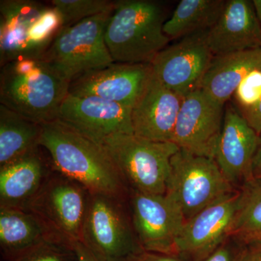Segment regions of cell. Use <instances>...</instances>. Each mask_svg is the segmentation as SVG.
I'll return each instance as SVG.
<instances>
[{"mask_svg":"<svg viewBox=\"0 0 261 261\" xmlns=\"http://www.w3.org/2000/svg\"><path fill=\"white\" fill-rule=\"evenodd\" d=\"M42 127L39 145L47 152L55 171L83 185L91 194L128 197L129 189L104 145L59 120Z\"/></svg>","mask_w":261,"mask_h":261,"instance_id":"cell-1","label":"cell"},{"mask_svg":"<svg viewBox=\"0 0 261 261\" xmlns=\"http://www.w3.org/2000/svg\"><path fill=\"white\" fill-rule=\"evenodd\" d=\"M70 82L42 57H25L1 67L0 103L38 124L58 120Z\"/></svg>","mask_w":261,"mask_h":261,"instance_id":"cell-2","label":"cell"},{"mask_svg":"<svg viewBox=\"0 0 261 261\" xmlns=\"http://www.w3.org/2000/svg\"><path fill=\"white\" fill-rule=\"evenodd\" d=\"M165 15L164 8L158 2H114L105 40L115 63H152L170 42L163 32Z\"/></svg>","mask_w":261,"mask_h":261,"instance_id":"cell-3","label":"cell"},{"mask_svg":"<svg viewBox=\"0 0 261 261\" xmlns=\"http://www.w3.org/2000/svg\"><path fill=\"white\" fill-rule=\"evenodd\" d=\"M104 261H136L145 252L127 198L91 194L81 241Z\"/></svg>","mask_w":261,"mask_h":261,"instance_id":"cell-4","label":"cell"},{"mask_svg":"<svg viewBox=\"0 0 261 261\" xmlns=\"http://www.w3.org/2000/svg\"><path fill=\"white\" fill-rule=\"evenodd\" d=\"M102 145L129 190L150 195L166 194L171 159L179 150L177 145L124 134L111 136Z\"/></svg>","mask_w":261,"mask_h":261,"instance_id":"cell-5","label":"cell"},{"mask_svg":"<svg viewBox=\"0 0 261 261\" xmlns=\"http://www.w3.org/2000/svg\"><path fill=\"white\" fill-rule=\"evenodd\" d=\"M111 15H95L63 27L42 58L70 83L113 64L115 62L105 40Z\"/></svg>","mask_w":261,"mask_h":261,"instance_id":"cell-6","label":"cell"},{"mask_svg":"<svg viewBox=\"0 0 261 261\" xmlns=\"http://www.w3.org/2000/svg\"><path fill=\"white\" fill-rule=\"evenodd\" d=\"M234 190L214 159L180 149L171 159L166 194L179 206L186 221Z\"/></svg>","mask_w":261,"mask_h":261,"instance_id":"cell-7","label":"cell"},{"mask_svg":"<svg viewBox=\"0 0 261 261\" xmlns=\"http://www.w3.org/2000/svg\"><path fill=\"white\" fill-rule=\"evenodd\" d=\"M91 193L83 185L53 171L29 210L68 243L82 240Z\"/></svg>","mask_w":261,"mask_h":261,"instance_id":"cell-8","label":"cell"},{"mask_svg":"<svg viewBox=\"0 0 261 261\" xmlns=\"http://www.w3.org/2000/svg\"><path fill=\"white\" fill-rule=\"evenodd\" d=\"M127 203L132 224L145 252L176 254V240L186 220L169 196L150 195L129 190Z\"/></svg>","mask_w":261,"mask_h":261,"instance_id":"cell-9","label":"cell"},{"mask_svg":"<svg viewBox=\"0 0 261 261\" xmlns=\"http://www.w3.org/2000/svg\"><path fill=\"white\" fill-rule=\"evenodd\" d=\"M207 32L182 38L160 51L151 63L154 76L182 97L199 89L214 59L207 42Z\"/></svg>","mask_w":261,"mask_h":261,"instance_id":"cell-10","label":"cell"},{"mask_svg":"<svg viewBox=\"0 0 261 261\" xmlns=\"http://www.w3.org/2000/svg\"><path fill=\"white\" fill-rule=\"evenodd\" d=\"M224 118V106L200 89L184 97L171 142L195 155L214 159Z\"/></svg>","mask_w":261,"mask_h":261,"instance_id":"cell-11","label":"cell"},{"mask_svg":"<svg viewBox=\"0 0 261 261\" xmlns=\"http://www.w3.org/2000/svg\"><path fill=\"white\" fill-rule=\"evenodd\" d=\"M240 191L223 196L187 220L176 240V252L196 261L210 255L231 237Z\"/></svg>","mask_w":261,"mask_h":261,"instance_id":"cell-12","label":"cell"},{"mask_svg":"<svg viewBox=\"0 0 261 261\" xmlns=\"http://www.w3.org/2000/svg\"><path fill=\"white\" fill-rule=\"evenodd\" d=\"M132 108L94 96L68 94L58 120L91 140L102 145L117 134L134 135Z\"/></svg>","mask_w":261,"mask_h":261,"instance_id":"cell-13","label":"cell"},{"mask_svg":"<svg viewBox=\"0 0 261 261\" xmlns=\"http://www.w3.org/2000/svg\"><path fill=\"white\" fill-rule=\"evenodd\" d=\"M152 76L151 63H113L70 82L68 94L94 96L133 108Z\"/></svg>","mask_w":261,"mask_h":261,"instance_id":"cell-14","label":"cell"},{"mask_svg":"<svg viewBox=\"0 0 261 261\" xmlns=\"http://www.w3.org/2000/svg\"><path fill=\"white\" fill-rule=\"evenodd\" d=\"M259 138L236 108L228 104L214 160L234 188L253 180L252 164Z\"/></svg>","mask_w":261,"mask_h":261,"instance_id":"cell-15","label":"cell"},{"mask_svg":"<svg viewBox=\"0 0 261 261\" xmlns=\"http://www.w3.org/2000/svg\"><path fill=\"white\" fill-rule=\"evenodd\" d=\"M183 99L152 73L143 94L132 108L134 135L154 142H171Z\"/></svg>","mask_w":261,"mask_h":261,"instance_id":"cell-16","label":"cell"},{"mask_svg":"<svg viewBox=\"0 0 261 261\" xmlns=\"http://www.w3.org/2000/svg\"><path fill=\"white\" fill-rule=\"evenodd\" d=\"M206 38L214 57L261 47V24L253 2L226 1L222 14Z\"/></svg>","mask_w":261,"mask_h":261,"instance_id":"cell-17","label":"cell"},{"mask_svg":"<svg viewBox=\"0 0 261 261\" xmlns=\"http://www.w3.org/2000/svg\"><path fill=\"white\" fill-rule=\"evenodd\" d=\"M43 150L40 146L30 153L0 166V207L29 210L54 171L49 155H45Z\"/></svg>","mask_w":261,"mask_h":261,"instance_id":"cell-18","label":"cell"},{"mask_svg":"<svg viewBox=\"0 0 261 261\" xmlns=\"http://www.w3.org/2000/svg\"><path fill=\"white\" fill-rule=\"evenodd\" d=\"M54 240L64 241L32 211L0 207V247L4 261Z\"/></svg>","mask_w":261,"mask_h":261,"instance_id":"cell-19","label":"cell"},{"mask_svg":"<svg viewBox=\"0 0 261 261\" xmlns=\"http://www.w3.org/2000/svg\"><path fill=\"white\" fill-rule=\"evenodd\" d=\"M257 69H261V47L216 56L199 89L224 106L244 79Z\"/></svg>","mask_w":261,"mask_h":261,"instance_id":"cell-20","label":"cell"},{"mask_svg":"<svg viewBox=\"0 0 261 261\" xmlns=\"http://www.w3.org/2000/svg\"><path fill=\"white\" fill-rule=\"evenodd\" d=\"M48 6L34 0L0 1V65L27 57L29 29Z\"/></svg>","mask_w":261,"mask_h":261,"instance_id":"cell-21","label":"cell"},{"mask_svg":"<svg viewBox=\"0 0 261 261\" xmlns=\"http://www.w3.org/2000/svg\"><path fill=\"white\" fill-rule=\"evenodd\" d=\"M42 125L0 105V166L40 147Z\"/></svg>","mask_w":261,"mask_h":261,"instance_id":"cell-22","label":"cell"},{"mask_svg":"<svg viewBox=\"0 0 261 261\" xmlns=\"http://www.w3.org/2000/svg\"><path fill=\"white\" fill-rule=\"evenodd\" d=\"M226 3L224 0H181L171 18L165 22L163 32L171 40L208 31L222 14Z\"/></svg>","mask_w":261,"mask_h":261,"instance_id":"cell-23","label":"cell"},{"mask_svg":"<svg viewBox=\"0 0 261 261\" xmlns=\"http://www.w3.org/2000/svg\"><path fill=\"white\" fill-rule=\"evenodd\" d=\"M240 191V205L231 237L243 243L261 240V181L252 180Z\"/></svg>","mask_w":261,"mask_h":261,"instance_id":"cell-24","label":"cell"},{"mask_svg":"<svg viewBox=\"0 0 261 261\" xmlns=\"http://www.w3.org/2000/svg\"><path fill=\"white\" fill-rule=\"evenodd\" d=\"M63 27V20L58 10L53 5L48 6L29 29L27 57H42Z\"/></svg>","mask_w":261,"mask_h":261,"instance_id":"cell-25","label":"cell"},{"mask_svg":"<svg viewBox=\"0 0 261 261\" xmlns=\"http://www.w3.org/2000/svg\"><path fill=\"white\" fill-rule=\"evenodd\" d=\"M51 5L61 14L63 27L114 10V2L108 0H53Z\"/></svg>","mask_w":261,"mask_h":261,"instance_id":"cell-26","label":"cell"},{"mask_svg":"<svg viewBox=\"0 0 261 261\" xmlns=\"http://www.w3.org/2000/svg\"><path fill=\"white\" fill-rule=\"evenodd\" d=\"M8 261H79L73 244L54 240Z\"/></svg>","mask_w":261,"mask_h":261,"instance_id":"cell-27","label":"cell"},{"mask_svg":"<svg viewBox=\"0 0 261 261\" xmlns=\"http://www.w3.org/2000/svg\"><path fill=\"white\" fill-rule=\"evenodd\" d=\"M232 97L240 113L256 106L261 99V69L249 73L238 86Z\"/></svg>","mask_w":261,"mask_h":261,"instance_id":"cell-28","label":"cell"},{"mask_svg":"<svg viewBox=\"0 0 261 261\" xmlns=\"http://www.w3.org/2000/svg\"><path fill=\"white\" fill-rule=\"evenodd\" d=\"M234 261H261V240L244 243Z\"/></svg>","mask_w":261,"mask_h":261,"instance_id":"cell-29","label":"cell"},{"mask_svg":"<svg viewBox=\"0 0 261 261\" xmlns=\"http://www.w3.org/2000/svg\"><path fill=\"white\" fill-rule=\"evenodd\" d=\"M239 248L233 247L230 241L226 240L215 251L197 261H234Z\"/></svg>","mask_w":261,"mask_h":261,"instance_id":"cell-30","label":"cell"},{"mask_svg":"<svg viewBox=\"0 0 261 261\" xmlns=\"http://www.w3.org/2000/svg\"><path fill=\"white\" fill-rule=\"evenodd\" d=\"M246 120L247 123L260 136L261 135V99L256 106L251 109L240 113Z\"/></svg>","mask_w":261,"mask_h":261,"instance_id":"cell-31","label":"cell"},{"mask_svg":"<svg viewBox=\"0 0 261 261\" xmlns=\"http://www.w3.org/2000/svg\"><path fill=\"white\" fill-rule=\"evenodd\" d=\"M183 259L184 256L178 254L145 252L136 261H184Z\"/></svg>","mask_w":261,"mask_h":261,"instance_id":"cell-32","label":"cell"},{"mask_svg":"<svg viewBox=\"0 0 261 261\" xmlns=\"http://www.w3.org/2000/svg\"><path fill=\"white\" fill-rule=\"evenodd\" d=\"M79 261H104L97 257L93 252L84 245L82 242L73 243Z\"/></svg>","mask_w":261,"mask_h":261,"instance_id":"cell-33","label":"cell"},{"mask_svg":"<svg viewBox=\"0 0 261 261\" xmlns=\"http://www.w3.org/2000/svg\"><path fill=\"white\" fill-rule=\"evenodd\" d=\"M252 177L253 180L261 181V135L252 164Z\"/></svg>","mask_w":261,"mask_h":261,"instance_id":"cell-34","label":"cell"},{"mask_svg":"<svg viewBox=\"0 0 261 261\" xmlns=\"http://www.w3.org/2000/svg\"><path fill=\"white\" fill-rule=\"evenodd\" d=\"M254 6H255V11H256L257 17L261 24V0H253Z\"/></svg>","mask_w":261,"mask_h":261,"instance_id":"cell-35","label":"cell"}]
</instances>
